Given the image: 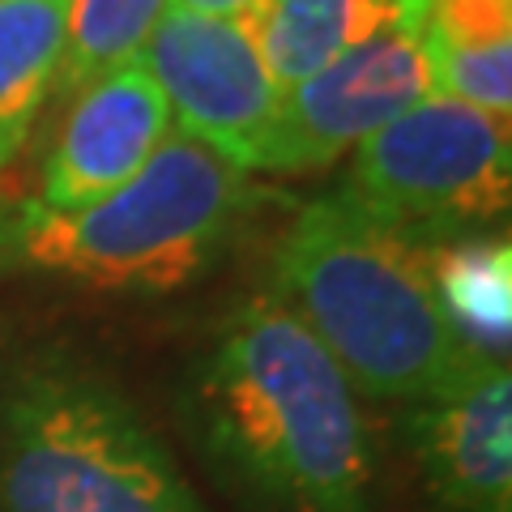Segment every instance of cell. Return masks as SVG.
Returning a JSON list of instances; mask_svg holds the SVG:
<instances>
[{
	"label": "cell",
	"mask_w": 512,
	"mask_h": 512,
	"mask_svg": "<svg viewBox=\"0 0 512 512\" xmlns=\"http://www.w3.org/2000/svg\"><path fill=\"white\" fill-rule=\"evenodd\" d=\"M197 423L214 461L274 512H372V436L355 384L269 295L205 359Z\"/></svg>",
	"instance_id": "6da1fadb"
},
{
	"label": "cell",
	"mask_w": 512,
	"mask_h": 512,
	"mask_svg": "<svg viewBox=\"0 0 512 512\" xmlns=\"http://www.w3.org/2000/svg\"><path fill=\"white\" fill-rule=\"evenodd\" d=\"M274 303L329 350L342 376L376 402L448 389L478 355L453 329L423 244L389 231L350 201H312L274 248Z\"/></svg>",
	"instance_id": "7a4b0ae2"
},
{
	"label": "cell",
	"mask_w": 512,
	"mask_h": 512,
	"mask_svg": "<svg viewBox=\"0 0 512 512\" xmlns=\"http://www.w3.org/2000/svg\"><path fill=\"white\" fill-rule=\"evenodd\" d=\"M248 171L175 133L124 188L82 210L30 201L18 218V256L39 274L94 291H175L214 261L248 197Z\"/></svg>",
	"instance_id": "3957f363"
},
{
	"label": "cell",
	"mask_w": 512,
	"mask_h": 512,
	"mask_svg": "<svg viewBox=\"0 0 512 512\" xmlns=\"http://www.w3.org/2000/svg\"><path fill=\"white\" fill-rule=\"evenodd\" d=\"M0 512H205L163 440L107 384L35 372L9 397Z\"/></svg>",
	"instance_id": "277c9868"
},
{
	"label": "cell",
	"mask_w": 512,
	"mask_h": 512,
	"mask_svg": "<svg viewBox=\"0 0 512 512\" xmlns=\"http://www.w3.org/2000/svg\"><path fill=\"white\" fill-rule=\"evenodd\" d=\"M508 120L431 90L363 141L338 197L419 244L508 210Z\"/></svg>",
	"instance_id": "5b68a950"
},
{
	"label": "cell",
	"mask_w": 512,
	"mask_h": 512,
	"mask_svg": "<svg viewBox=\"0 0 512 512\" xmlns=\"http://www.w3.org/2000/svg\"><path fill=\"white\" fill-rule=\"evenodd\" d=\"M431 90L436 86L423 43L410 30L389 26L282 90L252 167L269 175H316L355 154Z\"/></svg>",
	"instance_id": "8992f818"
},
{
	"label": "cell",
	"mask_w": 512,
	"mask_h": 512,
	"mask_svg": "<svg viewBox=\"0 0 512 512\" xmlns=\"http://www.w3.org/2000/svg\"><path fill=\"white\" fill-rule=\"evenodd\" d=\"M141 64L171 107V128L252 171L282 90L265 69L252 22L163 13Z\"/></svg>",
	"instance_id": "52a82bcc"
},
{
	"label": "cell",
	"mask_w": 512,
	"mask_h": 512,
	"mask_svg": "<svg viewBox=\"0 0 512 512\" xmlns=\"http://www.w3.org/2000/svg\"><path fill=\"white\" fill-rule=\"evenodd\" d=\"M171 137V107L146 64H124L73 94L43 163L39 205L82 210L124 188Z\"/></svg>",
	"instance_id": "ba28073f"
},
{
	"label": "cell",
	"mask_w": 512,
	"mask_h": 512,
	"mask_svg": "<svg viewBox=\"0 0 512 512\" xmlns=\"http://www.w3.org/2000/svg\"><path fill=\"white\" fill-rule=\"evenodd\" d=\"M406 436L448 512H512V376L504 359L474 363L419 402Z\"/></svg>",
	"instance_id": "9c48e42d"
},
{
	"label": "cell",
	"mask_w": 512,
	"mask_h": 512,
	"mask_svg": "<svg viewBox=\"0 0 512 512\" xmlns=\"http://www.w3.org/2000/svg\"><path fill=\"white\" fill-rule=\"evenodd\" d=\"M397 26L423 43L436 94L508 120L512 0H397Z\"/></svg>",
	"instance_id": "30bf717a"
},
{
	"label": "cell",
	"mask_w": 512,
	"mask_h": 512,
	"mask_svg": "<svg viewBox=\"0 0 512 512\" xmlns=\"http://www.w3.org/2000/svg\"><path fill=\"white\" fill-rule=\"evenodd\" d=\"M397 26L393 0H265L252 22L256 47L278 90L299 86L350 47Z\"/></svg>",
	"instance_id": "8fae6325"
},
{
	"label": "cell",
	"mask_w": 512,
	"mask_h": 512,
	"mask_svg": "<svg viewBox=\"0 0 512 512\" xmlns=\"http://www.w3.org/2000/svg\"><path fill=\"white\" fill-rule=\"evenodd\" d=\"M69 0H0V171L56 90Z\"/></svg>",
	"instance_id": "7c38bea8"
},
{
	"label": "cell",
	"mask_w": 512,
	"mask_h": 512,
	"mask_svg": "<svg viewBox=\"0 0 512 512\" xmlns=\"http://www.w3.org/2000/svg\"><path fill=\"white\" fill-rule=\"evenodd\" d=\"M508 244H461L431 256V278L453 329L470 350L504 359L508 342Z\"/></svg>",
	"instance_id": "4fadbf2b"
},
{
	"label": "cell",
	"mask_w": 512,
	"mask_h": 512,
	"mask_svg": "<svg viewBox=\"0 0 512 512\" xmlns=\"http://www.w3.org/2000/svg\"><path fill=\"white\" fill-rule=\"evenodd\" d=\"M167 0H69V39L56 73V90L77 94L124 64H137Z\"/></svg>",
	"instance_id": "5bb4252c"
},
{
	"label": "cell",
	"mask_w": 512,
	"mask_h": 512,
	"mask_svg": "<svg viewBox=\"0 0 512 512\" xmlns=\"http://www.w3.org/2000/svg\"><path fill=\"white\" fill-rule=\"evenodd\" d=\"M171 13H197V18H235V22H256L265 0H167Z\"/></svg>",
	"instance_id": "9a60e30c"
},
{
	"label": "cell",
	"mask_w": 512,
	"mask_h": 512,
	"mask_svg": "<svg viewBox=\"0 0 512 512\" xmlns=\"http://www.w3.org/2000/svg\"><path fill=\"white\" fill-rule=\"evenodd\" d=\"M393 5H397V0H393Z\"/></svg>",
	"instance_id": "2e32d148"
}]
</instances>
